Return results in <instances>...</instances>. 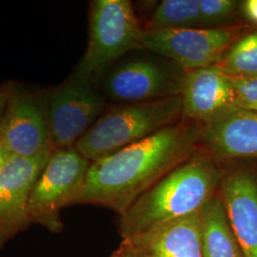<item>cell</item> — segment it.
Instances as JSON below:
<instances>
[{"label":"cell","instance_id":"cell-1","mask_svg":"<svg viewBox=\"0 0 257 257\" xmlns=\"http://www.w3.org/2000/svg\"><path fill=\"white\" fill-rule=\"evenodd\" d=\"M203 127L181 119L155 135L92 162L75 204L123 214L138 197L201 149Z\"/></svg>","mask_w":257,"mask_h":257},{"label":"cell","instance_id":"cell-2","mask_svg":"<svg viewBox=\"0 0 257 257\" xmlns=\"http://www.w3.org/2000/svg\"><path fill=\"white\" fill-rule=\"evenodd\" d=\"M222 165L202 149L151 187L119 215L118 230L131 239L200 211L218 191Z\"/></svg>","mask_w":257,"mask_h":257},{"label":"cell","instance_id":"cell-3","mask_svg":"<svg viewBox=\"0 0 257 257\" xmlns=\"http://www.w3.org/2000/svg\"><path fill=\"white\" fill-rule=\"evenodd\" d=\"M180 96L106 107L74 148L95 162L181 119Z\"/></svg>","mask_w":257,"mask_h":257},{"label":"cell","instance_id":"cell-4","mask_svg":"<svg viewBox=\"0 0 257 257\" xmlns=\"http://www.w3.org/2000/svg\"><path fill=\"white\" fill-rule=\"evenodd\" d=\"M143 35L131 1L90 2L88 46L73 74L94 81L123 55L144 50Z\"/></svg>","mask_w":257,"mask_h":257},{"label":"cell","instance_id":"cell-5","mask_svg":"<svg viewBox=\"0 0 257 257\" xmlns=\"http://www.w3.org/2000/svg\"><path fill=\"white\" fill-rule=\"evenodd\" d=\"M91 165L74 147L55 149L31 191V223L52 233H60L63 230L61 211L76 202Z\"/></svg>","mask_w":257,"mask_h":257},{"label":"cell","instance_id":"cell-6","mask_svg":"<svg viewBox=\"0 0 257 257\" xmlns=\"http://www.w3.org/2000/svg\"><path fill=\"white\" fill-rule=\"evenodd\" d=\"M6 104L0 141L13 156L36 157L55 151L49 128L45 90L19 82L4 83Z\"/></svg>","mask_w":257,"mask_h":257},{"label":"cell","instance_id":"cell-7","mask_svg":"<svg viewBox=\"0 0 257 257\" xmlns=\"http://www.w3.org/2000/svg\"><path fill=\"white\" fill-rule=\"evenodd\" d=\"M47 114L55 149L74 147L105 110L106 97L90 81L72 74L45 90Z\"/></svg>","mask_w":257,"mask_h":257},{"label":"cell","instance_id":"cell-8","mask_svg":"<svg viewBox=\"0 0 257 257\" xmlns=\"http://www.w3.org/2000/svg\"><path fill=\"white\" fill-rule=\"evenodd\" d=\"M185 72L168 59L146 56L128 58L102 74L104 96L119 103L179 96Z\"/></svg>","mask_w":257,"mask_h":257},{"label":"cell","instance_id":"cell-9","mask_svg":"<svg viewBox=\"0 0 257 257\" xmlns=\"http://www.w3.org/2000/svg\"><path fill=\"white\" fill-rule=\"evenodd\" d=\"M241 25L144 32L143 48L184 71L215 66L243 34Z\"/></svg>","mask_w":257,"mask_h":257},{"label":"cell","instance_id":"cell-10","mask_svg":"<svg viewBox=\"0 0 257 257\" xmlns=\"http://www.w3.org/2000/svg\"><path fill=\"white\" fill-rule=\"evenodd\" d=\"M218 195L244 257H257V162L223 163Z\"/></svg>","mask_w":257,"mask_h":257},{"label":"cell","instance_id":"cell-11","mask_svg":"<svg viewBox=\"0 0 257 257\" xmlns=\"http://www.w3.org/2000/svg\"><path fill=\"white\" fill-rule=\"evenodd\" d=\"M53 152L36 157L14 156L1 171L0 249L32 224L29 216L31 191Z\"/></svg>","mask_w":257,"mask_h":257},{"label":"cell","instance_id":"cell-12","mask_svg":"<svg viewBox=\"0 0 257 257\" xmlns=\"http://www.w3.org/2000/svg\"><path fill=\"white\" fill-rule=\"evenodd\" d=\"M202 127L201 149L220 164L257 162V111L234 107Z\"/></svg>","mask_w":257,"mask_h":257},{"label":"cell","instance_id":"cell-13","mask_svg":"<svg viewBox=\"0 0 257 257\" xmlns=\"http://www.w3.org/2000/svg\"><path fill=\"white\" fill-rule=\"evenodd\" d=\"M182 119L204 125L236 106L230 77L216 66L186 71L180 92Z\"/></svg>","mask_w":257,"mask_h":257},{"label":"cell","instance_id":"cell-14","mask_svg":"<svg viewBox=\"0 0 257 257\" xmlns=\"http://www.w3.org/2000/svg\"><path fill=\"white\" fill-rule=\"evenodd\" d=\"M127 240L138 257H202L200 213L159 225Z\"/></svg>","mask_w":257,"mask_h":257},{"label":"cell","instance_id":"cell-15","mask_svg":"<svg viewBox=\"0 0 257 257\" xmlns=\"http://www.w3.org/2000/svg\"><path fill=\"white\" fill-rule=\"evenodd\" d=\"M199 213L202 257H244L218 193Z\"/></svg>","mask_w":257,"mask_h":257},{"label":"cell","instance_id":"cell-16","mask_svg":"<svg viewBox=\"0 0 257 257\" xmlns=\"http://www.w3.org/2000/svg\"><path fill=\"white\" fill-rule=\"evenodd\" d=\"M200 28L199 0H163L143 27L144 32Z\"/></svg>","mask_w":257,"mask_h":257},{"label":"cell","instance_id":"cell-17","mask_svg":"<svg viewBox=\"0 0 257 257\" xmlns=\"http://www.w3.org/2000/svg\"><path fill=\"white\" fill-rule=\"evenodd\" d=\"M215 66L230 77H257V31L243 33Z\"/></svg>","mask_w":257,"mask_h":257},{"label":"cell","instance_id":"cell-18","mask_svg":"<svg viewBox=\"0 0 257 257\" xmlns=\"http://www.w3.org/2000/svg\"><path fill=\"white\" fill-rule=\"evenodd\" d=\"M238 3L233 0H199L200 28H217L226 25L234 18Z\"/></svg>","mask_w":257,"mask_h":257},{"label":"cell","instance_id":"cell-19","mask_svg":"<svg viewBox=\"0 0 257 257\" xmlns=\"http://www.w3.org/2000/svg\"><path fill=\"white\" fill-rule=\"evenodd\" d=\"M230 77L236 97V106L257 111V77Z\"/></svg>","mask_w":257,"mask_h":257},{"label":"cell","instance_id":"cell-20","mask_svg":"<svg viewBox=\"0 0 257 257\" xmlns=\"http://www.w3.org/2000/svg\"><path fill=\"white\" fill-rule=\"evenodd\" d=\"M110 257H138L132 245L127 240H122L119 247L116 248Z\"/></svg>","mask_w":257,"mask_h":257},{"label":"cell","instance_id":"cell-21","mask_svg":"<svg viewBox=\"0 0 257 257\" xmlns=\"http://www.w3.org/2000/svg\"><path fill=\"white\" fill-rule=\"evenodd\" d=\"M244 15L252 23L257 24V0H247L242 5Z\"/></svg>","mask_w":257,"mask_h":257},{"label":"cell","instance_id":"cell-22","mask_svg":"<svg viewBox=\"0 0 257 257\" xmlns=\"http://www.w3.org/2000/svg\"><path fill=\"white\" fill-rule=\"evenodd\" d=\"M13 156H14L7 150V148L0 141V173Z\"/></svg>","mask_w":257,"mask_h":257},{"label":"cell","instance_id":"cell-23","mask_svg":"<svg viewBox=\"0 0 257 257\" xmlns=\"http://www.w3.org/2000/svg\"><path fill=\"white\" fill-rule=\"evenodd\" d=\"M5 104H6V93L4 91V88L1 86L0 87V123H1V120H2L3 113H4Z\"/></svg>","mask_w":257,"mask_h":257}]
</instances>
